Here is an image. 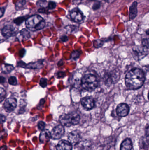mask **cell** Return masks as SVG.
Returning <instances> with one entry per match:
<instances>
[{
	"instance_id": "cell-18",
	"label": "cell",
	"mask_w": 149,
	"mask_h": 150,
	"mask_svg": "<svg viewBox=\"0 0 149 150\" xmlns=\"http://www.w3.org/2000/svg\"><path fill=\"white\" fill-rule=\"evenodd\" d=\"M14 69V67L12 65L9 64H3L2 67V70L3 72L5 74H8L10 73Z\"/></svg>"
},
{
	"instance_id": "cell-17",
	"label": "cell",
	"mask_w": 149,
	"mask_h": 150,
	"mask_svg": "<svg viewBox=\"0 0 149 150\" xmlns=\"http://www.w3.org/2000/svg\"><path fill=\"white\" fill-rule=\"evenodd\" d=\"M43 61H38L32 62V63H30L26 65V67L27 68L31 69H40L43 67Z\"/></svg>"
},
{
	"instance_id": "cell-16",
	"label": "cell",
	"mask_w": 149,
	"mask_h": 150,
	"mask_svg": "<svg viewBox=\"0 0 149 150\" xmlns=\"http://www.w3.org/2000/svg\"><path fill=\"white\" fill-rule=\"evenodd\" d=\"M133 148L132 141L129 138H127L123 141L120 145V150H131Z\"/></svg>"
},
{
	"instance_id": "cell-19",
	"label": "cell",
	"mask_w": 149,
	"mask_h": 150,
	"mask_svg": "<svg viewBox=\"0 0 149 150\" xmlns=\"http://www.w3.org/2000/svg\"><path fill=\"white\" fill-rule=\"evenodd\" d=\"M20 34L24 39H28L30 37V33L26 29L22 30L20 32Z\"/></svg>"
},
{
	"instance_id": "cell-14",
	"label": "cell",
	"mask_w": 149,
	"mask_h": 150,
	"mask_svg": "<svg viewBox=\"0 0 149 150\" xmlns=\"http://www.w3.org/2000/svg\"><path fill=\"white\" fill-rule=\"evenodd\" d=\"M51 137V134L50 132L47 129H45L41 132L39 140L41 143L44 144L48 142Z\"/></svg>"
},
{
	"instance_id": "cell-29",
	"label": "cell",
	"mask_w": 149,
	"mask_h": 150,
	"mask_svg": "<svg viewBox=\"0 0 149 150\" xmlns=\"http://www.w3.org/2000/svg\"><path fill=\"white\" fill-rule=\"evenodd\" d=\"M145 135L146 136L149 137V126L145 129Z\"/></svg>"
},
{
	"instance_id": "cell-33",
	"label": "cell",
	"mask_w": 149,
	"mask_h": 150,
	"mask_svg": "<svg viewBox=\"0 0 149 150\" xmlns=\"http://www.w3.org/2000/svg\"><path fill=\"white\" fill-rule=\"evenodd\" d=\"M5 117H4V116H3V115H1V121L3 122H4V121H5Z\"/></svg>"
},
{
	"instance_id": "cell-25",
	"label": "cell",
	"mask_w": 149,
	"mask_h": 150,
	"mask_svg": "<svg viewBox=\"0 0 149 150\" xmlns=\"http://www.w3.org/2000/svg\"><path fill=\"white\" fill-rule=\"evenodd\" d=\"M37 4L41 8H44L46 6L47 2L45 0H39L37 2Z\"/></svg>"
},
{
	"instance_id": "cell-28",
	"label": "cell",
	"mask_w": 149,
	"mask_h": 150,
	"mask_svg": "<svg viewBox=\"0 0 149 150\" xmlns=\"http://www.w3.org/2000/svg\"><path fill=\"white\" fill-rule=\"evenodd\" d=\"M100 7V3H97L95 4H94L93 6L94 9H97L99 8Z\"/></svg>"
},
{
	"instance_id": "cell-4",
	"label": "cell",
	"mask_w": 149,
	"mask_h": 150,
	"mask_svg": "<svg viewBox=\"0 0 149 150\" xmlns=\"http://www.w3.org/2000/svg\"><path fill=\"white\" fill-rule=\"evenodd\" d=\"M98 82L96 77L91 74L83 76L81 79V86L83 89L88 91H92L98 86Z\"/></svg>"
},
{
	"instance_id": "cell-1",
	"label": "cell",
	"mask_w": 149,
	"mask_h": 150,
	"mask_svg": "<svg viewBox=\"0 0 149 150\" xmlns=\"http://www.w3.org/2000/svg\"><path fill=\"white\" fill-rule=\"evenodd\" d=\"M145 75L141 69H134L129 72L125 77L126 86L129 90H136L144 83Z\"/></svg>"
},
{
	"instance_id": "cell-32",
	"label": "cell",
	"mask_w": 149,
	"mask_h": 150,
	"mask_svg": "<svg viewBox=\"0 0 149 150\" xmlns=\"http://www.w3.org/2000/svg\"><path fill=\"white\" fill-rule=\"evenodd\" d=\"M104 1L108 3H112L115 0H104Z\"/></svg>"
},
{
	"instance_id": "cell-21",
	"label": "cell",
	"mask_w": 149,
	"mask_h": 150,
	"mask_svg": "<svg viewBox=\"0 0 149 150\" xmlns=\"http://www.w3.org/2000/svg\"><path fill=\"white\" fill-rule=\"evenodd\" d=\"M25 0H19L16 4V8H20L25 4Z\"/></svg>"
},
{
	"instance_id": "cell-20",
	"label": "cell",
	"mask_w": 149,
	"mask_h": 150,
	"mask_svg": "<svg viewBox=\"0 0 149 150\" xmlns=\"http://www.w3.org/2000/svg\"><path fill=\"white\" fill-rule=\"evenodd\" d=\"M8 83L11 85H16L17 84V80L15 76L10 77L8 79Z\"/></svg>"
},
{
	"instance_id": "cell-10",
	"label": "cell",
	"mask_w": 149,
	"mask_h": 150,
	"mask_svg": "<svg viewBox=\"0 0 149 150\" xmlns=\"http://www.w3.org/2000/svg\"><path fill=\"white\" fill-rule=\"evenodd\" d=\"M70 16L71 18L75 22H80L84 18V16L82 12L77 8L73 9L71 11Z\"/></svg>"
},
{
	"instance_id": "cell-13",
	"label": "cell",
	"mask_w": 149,
	"mask_h": 150,
	"mask_svg": "<svg viewBox=\"0 0 149 150\" xmlns=\"http://www.w3.org/2000/svg\"><path fill=\"white\" fill-rule=\"evenodd\" d=\"M56 148L57 150H72V145L69 141L62 140L58 143Z\"/></svg>"
},
{
	"instance_id": "cell-2",
	"label": "cell",
	"mask_w": 149,
	"mask_h": 150,
	"mask_svg": "<svg viewBox=\"0 0 149 150\" xmlns=\"http://www.w3.org/2000/svg\"><path fill=\"white\" fill-rule=\"evenodd\" d=\"M43 18L39 15H33L27 18L25 22L26 27L32 31L42 30L45 26Z\"/></svg>"
},
{
	"instance_id": "cell-8",
	"label": "cell",
	"mask_w": 149,
	"mask_h": 150,
	"mask_svg": "<svg viewBox=\"0 0 149 150\" xmlns=\"http://www.w3.org/2000/svg\"><path fill=\"white\" fill-rule=\"evenodd\" d=\"M81 105L87 110L92 109L94 106V100L91 97H85L81 100Z\"/></svg>"
},
{
	"instance_id": "cell-3",
	"label": "cell",
	"mask_w": 149,
	"mask_h": 150,
	"mask_svg": "<svg viewBox=\"0 0 149 150\" xmlns=\"http://www.w3.org/2000/svg\"><path fill=\"white\" fill-rule=\"evenodd\" d=\"M80 120V116L76 112L62 115L59 119L61 125L66 127H71L77 125L79 122Z\"/></svg>"
},
{
	"instance_id": "cell-12",
	"label": "cell",
	"mask_w": 149,
	"mask_h": 150,
	"mask_svg": "<svg viewBox=\"0 0 149 150\" xmlns=\"http://www.w3.org/2000/svg\"><path fill=\"white\" fill-rule=\"evenodd\" d=\"M15 31L14 26L8 25L3 27L1 30V33L3 37L9 38L13 36L15 34Z\"/></svg>"
},
{
	"instance_id": "cell-26",
	"label": "cell",
	"mask_w": 149,
	"mask_h": 150,
	"mask_svg": "<svg viewBox=\"0 0 149 150\" xmlns=\"http://www.w3.org/2000/svg\"><path fill=\"white\" fill-rule=\"evenodd\" d=\"M56 6H57V4L54 2H50L48 4V8L49 10L54 9L56 8Z\"/></svg>"
},
{
	"instance_id": "cell-27",
	"label": "cell",
	"mask_w": 149,
	"mask_h": 150,
	"mask_svg": "<svg viewBox=\"0 0 149 150\" xmlns=\"http://www.w3.org/2000/svg\"><path fill=\"white\" fill-rule=\"evenodd\" d=\"M143 46L144 47L147 48H149V39H145L142 41Z\"/></svg>"
},
{
	"instance_id": "cell-34",
	"label": "cell",
	"mask_w": 149,
	"mask_h": 150,
	"mask_svg": "<svg viewBox=\"0 0 149 150\" xmlns=\"http://www.w3.org/2000/svg\"><path fill=\"white\" fill-rule=\"evenodd\" d=\"M146 34H147V35H148L149 36V30H147V31H146Z\"/></svg>"
},
{
	"instance_id": "cell-9",
	"label": "cell",
	"mask_w": 149,
	"mask_h": 150,
	"mask_svg": "<svg viewBox=\"0 0 149 150\" xmlns=\"http://www.w3.org/2000/svg\"><path fill=\"white\" fill-rule=\"evenodd\" d=\"M129 108L128 105L125 103L118 105L116 108V112L118 116L125 117L128 115L129 112Z\"/></svg>"
},
{
	"instance_id": "cell-6",
	"label": "cell",
	"mask_w": 149,
	"mask_h": 150,
	"mask_svg": "<svg viewBox=\"0 0 149 150\" xmlns=\"http://www.w3.org/2000/svg\"><path fill=\"white\" fill-rule=\"evenodd\" d=\"M64 128L63 125H58L52 129L51 133L52 138L54 140L60 139L64 134Z\"/></svg>"
},
{
	"instance_id": "cell-31",
	"label": "cell",
	"mask_w": 149,
	"mask_h": 150,
	"mask_svg": "<svg viewBox=\"0 0 149 150\" xmlns=\"http://www.w3.org/2000/svg\"><path fill=\"white\" fill-rule=\"evenodd\" d=\"M4 9L3 8H1V17L4 13Z\"/></svg>"
},
{
	"instance_id": "cell-35",
	"label": "cell",
	"mask_w": 149,
	"mask_h": 150,
	"mask_svg": "<svg viewBox=\"0 0 149 150\" xmlns=\"http://www.w3.org/2000/svg\"><path fill=\"white\" fill-rule=\"evenodd\" d=\"M148 99H149V93H148Z\"/></svg>"
},
{
	"instance_id": "cell-23",
	"label": "cell",
	"mask_w": 149,
	"mask_h": 150,
	"mask_svg": "<svg viewBox=\"0 0 149 150\" xmlns=\"http://www.w3.org/2000/svg\"><path fill=\"white\" fill-rule=\"evenodd\" d=\"M39 84L42 87H46L47 85V79L45 78H41L40 79Z\"/></svg>"
},
{
	"instance_id": "cell-15",
	"label": "cell",
	"mask_w": 149,
	"mask_h": 150,
	"mask_svg": "<svg viewBox=\"0 0 149 150\" xmlns=\"http://www.w3.org/2000/svg\"><path fill=\"white\" fill-rule=\"evenodd\" d=\"M137 5L138 4L137 2L134 1L132 3L129 8V17L131 19H134L137 16L138 12Z\"/></svg>"
},
{
	"instance_id": "cell-11",
	"label": "cell",
	"mask_w": 149,
	"mask_h": 150,
	"mask_svg": "<svg viewBox=\"0 0 149 150\" xmlns=\"http://www.w3.org/2000/svg\"><path fill=\"white\" fill-rule=\"evenodd\" d=\"M80 134L77 131H73L71 132L68 135V141L72 145L78 144L80 140Z\"/></svg>"
},
{
	"instance_id": "cell-24",
	"label": "cell",
	"mask_w": 149,
	"mask_h": 150,
	"mask_svg": "<svg viewBox=\"0 0 149 150\" xmlns=\"http://www.w3.org/2000/svg\"><path fill=\"white\" fill-rule=\"evenodd\" d=\"M0 92H1V98H0V99H1V102L4 99V98H5L6 93V91H5L4 89L2 88V87L1 88Z\"/></svg>"
},
{
	"instance_id": "cell-30",
	"label": "cell",
	"mask_w": 149,
	"mask_h": 150,
	"mask_svg": "<svg viewBox=\"0 0 149 150\" xmlns=\"http://www.w3.org/2000/svg\"><path fill=\"white\" fill-rule=\"evenodd\" d=\"M61 39L62 40V41H64V42H65V41H67V40H68L67 37H66V36H64V37H62Z\"/></svg>"
},
{
	"instance_id": "cell-22",
	"label": "cell",
	"mask_w": 149,
	"mask_h": 150,
	"mask_svg": "<svg viewBox=\"0 0 149 150\" xmlns=\"http://www.w3.org/2000/svg\"><path fill=\"white\" fill-rule=\"evenodd\" d=\"M45 123L44 122L39 121V122H38V128L39 129H40V130L43 131V130H45Z\"/></svg>"
},
{
	"instance_id": "cell-7",
	"label": "cell",
	"mask_w": 149,
	"mask_h": 150,
	"mask_svg": "<svg viewBox=\"0 0 149 150\" xmlns=\"http://www.w3.org/2000/svg\"><path fill=\"white\" fill-rule=\"evenodd\" d=\"M147 49L148 48L143 46L142 47H135L133 50L134 58L137 60L141 59L147 55L148 53Z\"/></svg>"
},
{
	"instance_id": "cell-5",
	"label": "cell",
	"mask_w": 149,
	"mask_h": 150,
	"mask_svg": "<svg viewBox=\"0 0 149 150\" xmlns=\"http://www.w3.org/2000/svg\"><path fill=\"white\" fill-rule=\"evenodd\" d=\"M17 105V100L14 98H8L5 100L3 104V108L5 111L8 112H13Z\"/></svg>"
}]
</instances>
